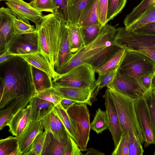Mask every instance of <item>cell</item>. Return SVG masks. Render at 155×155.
Wrapping results in <instances>:
<instances>
[{"instance_id": "26", "label": "cell", "mask_w": 155, "mask_h": 155, "mask_svg": "<svg viewBox=\"0 0 155 155\" xmlns=\"http://www.w3.org/2000/svg\"><path fill=\"white\" fill-rule=\"evenodd\" d=\"M119 66L106 72L98 75V78L92 85L94 89L92 95V99L97 95L100 89L107 87L113 81L118 72Z\"/></svg>"}, {"instance_id": "19", "label": "cell", "mask_w": 155, "mask_h": 155, "mask_svg": "<svg viewBox=\"0 0 155 155\" xmlns=\"http://www.w3.org/2000/svg\"><path fill=\"white\" fill-rule=\"evenodd\" d=\"M31 106L26 107L16 112L9 122L7 125L9 131L15 137L20 135L27 125L30 120Z\"/></svg>"}, {"instance_id": "44", "label": "cell", "mask_w": 155, "mask_h": 155, "mask_svg": "<svg viewBox=\"0 0 155 155\" xmlns=\"http://www.w3.org/2000/svg\"><path fill=\"white\" fill-rule=\"evenodd\" d=\"M112 155H129L128 146L125 135L122 134L121 139L112 153Z\"/></svg>"}, {"instance_id": "43", "label": "cell", "mask_w": 155, "mask_h": 155, "mask_svg": "<svg viewBox=\"0 0 155 155\" xmlns=\"http://www.w3.org/2000/svg\"><path fill=\"white\" fill-rule=\"evenodd\" d=\"M75 141L69 135L64 155H83Z\"/></svg>"}, {"instance_id": "49", "label": "cell", "mask_w": 155, "mask_h": 155, "mask_svg": "<svg viewBox=\"0 0 155 155\" xmlns=\"http://www.w3.org/2000/svg\"><path fill=\"white\" fill-rule=\"evenodd\" d=\"M13 55L10 51L6 49L1 53L0 56V64L2 63L13 57Z\"/></svg>"}, {"instance_id": "50", "label": "cell", "mask_w": 155, "mask_h": 155, "mask_svg": "<svg viewBox=\"0 0 155 155\" xmlns=\"http://www.w3.org/2000/svg\"><path fill=\"white\" fill-rule=\"evenodd\" d=\"M86 153L85 155H104V154L97 150L95 149L94 148H90L87 149Z\"/></svg>"}, {"instance_id": "45", "label": "cell", "mask_w": 155, "mask_h": 155, "mask_svg": "<svg viewBox=\"0 0 155 155\" xmlns=\"http://www.w3.org/2000/svg\"><path fill=\"white\" fill-rule=\"evenodd\" d=\"M108 0H98V18L99 23L103 26L106 24Z\"/></svg>"}, {"instance_id": "10", "label": "cell", "mask_w": 155, "mask_h": 155, "mask_svg": "<svg viewBox=\"0 0 155 155\" xmlns=\"http://www.w3.org/2000/svg\"><path fill=\"white\" fill-rule=\"evenodd\" d=\"M6 49L13 55L25 54L39 51L36 32L21 35H13Z\"/></svg>"}, {"instance_id": "33", "label": "cell", "mask_w": 155, "mask_h": 155, "mask_svg": "<svg viewBox=\"0 0 155 155\" xmlns=\"http://www.w3.org/2000/svg\"><path fill=\"white\" fill-rule=\"evenodd\" d=\"M125 50L122 49L104 65L95 70L98 75L104 73L120 65L124 55Z\"/></svg>"}, {"instance_id": "11", "label": "cell", "mask_w": 155, "mask_h": 155, "mask_svg": "<svg viewBox=\"0 0 155 155\" xmlns=\"http://www.w3.org/2000/svg\"><path fill=\"white\" fill-rule=\"evenodd\" d=\"M134 107L136 117L144 140V147L154 144V139L152 130L148 109L144 98L135 100Z\"/></svg>"}, {"instance_id": "8", "label": "cell", "mask_w": 155, "mask_h": 155, "mask_svg": "<svg viewBox=\"0 0 155 155\" xmlns=\"http://www.w3.org/2000/svg\"><path fill=\"white\" fill-rule=\"evenodd\" d=\"M94 70L82 64L60 74L52 80L53 86L78 88L90 87L96 81Z\"/></svg>"}, {"instance_id": "38", "label": "cell", "mask_w": 155, "mask_h": 155, "mask_svg": "<svg viewBox=\"0 0 155 155\" xmlns=\"http://www.w3.org/2000/svg\"><path fill=\"white\" fill-rule=\"evenodd\" d=\"M47 131L39 134L34 139L26 155H41Z\"/></svg>"}, {"instance_id": "1", "label": "cell", "mask_w": 155, "mask_h": 155, "mask_svg": "<svg viewBox=\"0 0 155 155\" xmlns=\"http://www.w3.org/2000/svg\"><path fill=\"white\" fill-rule=\"evenodd\" d=\"M0 109L18 98L28 105L36 94L31 65L17 55L0 64Z\"/></svg>"}, {"instance_id": "13", "label": "cell", "mask_w": 155, "mask_h": 155, "mask_svg": "<svg viewBox=\"0 0 155 155\" xmlns=\"http://www.w3.org/2000/svg\"><path fill=\"white\" fill-rule=\"evenodd\" d=\"M7 6L15 14L18 18L30 24L29 21L35 24L39 22L44 15L42 12L33 7L23 0H8Z\"/></svg>"}, {"instance_id": "56", "label": "cell", "mask_w": 155, "mask_h": 155, "mask_svg": "<svg viewBox=\"0 0 155 155\" xmlns=\"http://www.w3.org/2000/svg\"></svg>"}, {"instance_id": "15", "label": "cell", "mask_w": 155, "mask_h": 155, "mask_svg": "<svg viewBox=\"0 0 155 155\" xmlns=\"http://www.w3.org/2000/svg\"><path fill=\"white\" fill-rule=\"evenodd\" d=\"M41 120H31L23 131L16 137L21 155H26L36 136L43 131Z\"/></svg>"}, {"instance_id": "27", "label": "cell", "mask_w": 155, "mask_h": 155, "mask_svg": "<svg viewBox=\"0 0 155 155\" xmlns=\"http://www.w3.org/2000/svg\"><path fill=\"white\" fill-rule=\"evenodd\" d=\"M68 25L71 52L73 56L84 45L79 28L77 26Z\"/></svg>"}, {"instance_id": "12", "label": "cell", "mask_w": 155, "mask_h": 155, "mask_svg": "<svg viewBox=\"0 0 155 155\" xmlns=\"http://www.w3.org/2000/svg\"><path fill=\"white\" fill-rule=\"evenodd\" d=\"M104 97L105 111L108 122V129L112 137L115 149L121 139L122 134V131L115 104L107 88L105 91Z\"/></svg>"}, {"instance_id": "7", "label": "cell", "mask_w": 155, "mask_h": 155, "mask_svg": "<svg viewBox=\"0 0 155 155\" xmlns=\"http://www.w3.org/2000/svg\"><path fill=\"white\" fill-rule=\"evenodd\" d=\"M125 50L118 68L121 74L139 79L141 76L155 73L154 61L139 52Z\"/></svg>"}, {"instance_id": "14", "label": "cell", "mask_w": 155, "mask_h": 155, "mask_svg": "<svg viewBox=\"0 0 155 155\" xmlns=\"http://www.w3.org/2000/svg\"><path fill=\"white\" fill-rule=\"evenodd\" d=\"M17 17L9 8H0V52L6 49L7 44L14 35L13 20Z\"/></svg>"}, {"instance_id": "20", "label": "cell", "mask_w": 155, "mask_h": 155, "mask_svg": "<svg viewBox=\"0 0 155 155\" xmlns=\"http://www.w3.org/2000/svg\"><path fill=\"white\" fill-rule=\"evenodd\" d=\"M98 0H91L81 13L78 26L79 27L97 25L98 18Z\"/></svg>"}, {"instance_id": "4", "label": "cell", "mask_w": 155, "mask_h": 155, "mask_svg": "<svg viewBox=\"0 0 155 155\" xmlns=\"http://www.w3.org/2000/svg\"><path fill=\"white\" fill-rule=\"evenodd\" d=\"M115 104L122 134H134L141 143H144L137 118L134 100L109 87H107Z\"/></svg>"}, {"instance_id": "2", "label": "cell", "mask_w": 155, "mask_h": 155, "mask_svg": "<svg viewBox=\"0 0 155 155\" xmlns=\"http://www.w3.org/2000/svg\"><path fill=\"white\" fill-rule=\"evenodd\" d=\"M116 31L111 25L103 26L93 41L80 49L56 72L63 74L82 64L87 65L94 71L100 67L122 49L115 42Z\"/></svg>"}, {"instance_id": "41", "label": "cell", "mask_w": 155, "mask_h": 155, "mask_svg": "<svg viewBox=\"0 0 155 155\" xmlns=\"http://www.w3.org/2000/svg\"><path fill=\"white\" fill-rule=\"evenodd\" d=\"M56 10L55 15L68 23L69 21L68 3L69 0H53Z\"/></svg>"}, {"instance_id": "28", "label": "cell", "mask_w": 155, "mask_h": 155, "mask_svg": "<svg viewBox=\"0 0 155 155\" xmlns=\"http://www.w3.org/2000/svg\"><path fill=\"white\" fill-rule=\"evenodd\" d=\"M154 22H155V4L148 8L135 22L125 28L127 30L132 31L146 24Z\"/></svg>"}, {"instance_id": "42", "label": "cell", "mask_w": 155, "mask_h": 155, "mask_svg": "<svg viewBox=\"0 0 155 155\" xmlns=\"http://www.w3.org/2000/svg\"><path fill=\"white\" fill-rule=\"evenodd\" d=\"M56 115L52 111L41 120L42 127L45 130L52 133L56 138L55 130Z\"/></svg>"}, {"instance_id": "54", "label": "cell", "mask_w": 155, "mask_h": 155, "mask_svg": "<svg viewBox=\"0 0 155 155\" xmlns=\"http://www.w3.org/2000/svg\"><path fill=\"white\" fill-rule=\"evenodd\" d=\"M154 155H155V152H154Z\"/></svg>"}, {"instance_id": "25", "label": "cell", "mask_w": 155, "mask_h": 155, "mask_svg": "<svg viewBox=\"0 0 155 155\" xmlns=\"http://www.w3.org/2000/svg\"><path fill=\"white\" fill-rule=\"evenodd\" d=\"M155 4V0H142L126 17L124 23L127 27L138 19L149 7Z\"/></svg>"}, {"instance_id": "55", "label": "cell", "mask_w": 155, "mask_h": 155, "mask_svg": "<svg viewBox=\"0 0 155 155\" xmlns=\"http://www.w3.org/2000/svg\"><path fill=\"white\" fill-rule=\"evenodd\" d=\"M30 0V1H31V0Z\"/></svg>"}, {"instance_id": "46", "label": "cell", "mask_w": 155, "mask_h": 155, "mask_svg": "<svg viewBox=\"0 0 155 155\" xmlns=\"http://www.w3.org/2000/svg\"><path fill=\"white\" fill-rule=\"evenodd\" d=\"M132 31L137 34L155 36V22L146 24Z\"/></svg>"}, {"instance_id": "30", "label": "cell", "mask_w": 155, "mask_h": 155, "mask_svg": "<svg viewBox=\"0 0 155 155\" xmlns=\"http://www.w3.org/2000/svg\"><path fill=\"white\" fill-rule=\"evenodd\" d=\"M102 27L99 24L79 27L84 46L92 42L97 37Z\"/></svg>"}, {"instance_id": "51", "label": "cell", "mask_w": 155, "mask_h": 155, "mask_svg": "<svg viewBox=\"0 0 155 155\" xmlns=\"http://www.w3.org/2000/svg\"><path fill=\"white\" fill-rule=\"evenodd\" d=\"M155 87V74L153 78L152 82V88Z\"/></svg>"}, {"instance_id": "21", "label": "cell", "mask_w": 155, "mask_h": 155, "mask_svg": "<svg viewBox=\"0 0 155 155\" xmlns=\"http://www.w3.org/2000/svg\"><path fill=\"white\" fill-rule=\"evenodd\" d=\"M73 55L71 52L68 23L64 24L59 51L58 62L55 71L67 63Z\"/></svg>"}, {"instance_id": "39", "label": "cell", "mask_w": 155, "mask_h": 155, "mask_svg": "<svg viewBox=\"0 0 155 155\" xmlns=\"http://www.w3.org/2000/svg\"><path fill=\"white\" fill-rule=\"evenodd\" d=\"M30 5L37 10L51 12L55 15L56 10L53 0H32Z\"/></svg>"}, {"instance_id": "34", "label": "cell", "mask_w": 155, "mask_h": 155, "mask_svg": "<svg viewBox=\"0 0 155 155\" xmlns=\"http://www.w3.org/2000/svg\"><path fill=\"white\" fill-rule=\"evenodd\" d=\"M18 143L16 137L10 136L0 140V155H10L18 149Z\"/></svg>"}, {"instance_id": "3", "label": "cell", "mask_w": 155, "mask_h": 155, "mask_svg": "<svg viewBox=\"0 0 155 155\" xmlns=\"http://www.w3.org/2000/svg\"><path fill=\"white\" fill-rule=\"evenodd\" d=\"M65 22H67L50 13L44 15L41 21L35 24L39 51L47 57L55 70Z\"/></svg>"}, {"instance_id": "6", "label": "cell", "mask_w": 155, "mask_h": 155, "mask_svg": "<svg viewBox=\"0 0 155 155\" xmlns=\"http://www.w3.org/2000/svg\"><path fill=\"white\" fill-rule=\"evenodd\" d=\"M67 112L74 129L75 141L81 151H85L91 129L90 114L87 104H75Z\"/></svg>"}, {"instance_id": "5", "label": "cell", "mask_w": 155, "mask_h": 155, "mask_svg": "<svg viewBox=\"0 0 155 155\" xmlns=\"http://www.w3.org/2000/svg\"><path fill=\"white\" fill-rule=\"evenodd\" d=\"M115 41L122 49L139 52L155 62V36L137 34L120 27L117 28Z\"/></svg>"}, {"instance_id": "29", "label": "cell", "mask_w": 155, "mask_h": 155, "mask_svg": "<svg viewBox=\"0 0 155 155\" xmlns=\"http://www.w3.org/2000/svg\"><path fill=\"white\" fill-rule=\"evenodd\" d=\"M108 122L106 111L100 108L96 111L94 119L91 124V129L97 134L101 133L108 129Z\"/></svg>"}, {"instance_id": "18", "label": "cell", "mask_w": 155, "mask_h": 155, "mask_svg": "<svg viewBox=\"0 0 155 155\" xmlns=\"http://www.w3.org/2000/svg\"><path fill=\"white\" fill-rule=\"evenodd\" d=\"M29 104L31 106V120H41L52 112L55 106L51 102L35 96L30 100Z\"/></svg>"}, {"instance_id": "9", "label": "cell", "mask_w": 155, "mask_h": 155, "mask_svg": "<svg viewBox=\"0 0 155 155\" xmlns=\"http://www.w3.org/2000/svg\"><path fill=\"white\" fill-rule=\"evenodd\" d=\"M107 87L112 88L134 100L141 97L146 91L138 78L122 74L118 70L113 81Z\"/></svg>"}, {"instance_id": "36", "label": "cell", "mask_w": 155, "mask_h": 155, "mask_svg": "<svg viewBox=\"0 0 155 155\" xmlns=\"http://www.w3.org/2000/svg\"><path fill=\"white\" fill-rule=\"evenodd\" d=\"M127 0H108L107 22L117 15L125 7Z\"/></svg>"}, {"instance_id": "16", "label": "cell", "mask_w": 155, "mask_h": 155, "mask_svg": "<svg viewBox=\"0 0 155 155\" xmlns=\"http://www.w3.org/2000/svg\"><path fill=\"white\" fill-rule=\"evenodd\" d=\"M53 86L63 98L71 100L78 104H84L90 106L92 104V95L94 91L92 85L88 88Z\"/></svg>"}, {"instance_id": "22", "label": "cell", "mask_w": 155, "mask_h": 155, "mask_svg": "<svg viewBox=\"0 0 155 155\" xmlns=\"http://www.w3.org/2000/svg\"><path fill=\"white\" fill-rule=\"evenodd\" d=\"M67 139L60 142L47 132L41 155H64Z\"/></svg>"}, {"instance_id": "48", "label": "cell", "mask_w": 155, "mask_h": 155, "mask_svg": "<svg viewBox=\"0 0 155 155\" xmlns=\"http://www.w3.org/2000/svg\"><path fill=\"white\" fill-rule=\"evenodd\" d=\"M76 103H77L76 102L67 98H63L60 103L62 107L66 111L73 104Z\"/></svg>"}, {"instance_id": "17", "label": "cell", "mask_w": 155, "mask_h": 155, "mask_svg": "<svg viewBox=\"0 0 155 155\" xmlns=\"http://www.w3.org/2000/svg\"><path fill=\"white\" fill-rule=\"evenodd\" d=\"M17 56L23 58L31 66L46 72L53 79L59 75L54 69L47 57L40 51Z\"/></svg>"}, {"instance_id": "24", "label": "cell", "mask_w": 155, "mask_h": 155, "mask_svg": "<svg viewBox=\"0 0 155 155\" xmlns=\"http://www.w3.org/2000/svg\"><path fill=\"white\" fill-rule=\"evenodd\" d=\"M31 67L36 94L53 86L52 78L49 75L31 65Z\"/></svg>"}, {"instance_id": "23", "label": "cell", "mask_w": 155, "mask_h": 155, "mask_svg": "<svg viewBox=\"0 0 155 155\" xmlns=\"http://www.w3.org/2000/svg\"><path fill=\"white\" fill-rule=\"evenodd\" d=\"M91 0H69L68 3V24L78 26L80 15Z\"/></svg>"}, {"instance_id": "52", "label": "cell", "mask_w": 155, "mask_h": 155, "mask_svg": "<svg viewBox=\"0 0 155 155\" xmlns=\"http://www.w3.org/2000/svg\"><path fill=\"white\" fill-rule=\"evenodd\" d=\"M155 95V87L152 88Z\"/></svg>"}, {"instance_id": "37", "label": "cell", "mask_w": 155, "mask_h": 155, "mask_svg": "<svg viewBox=\"0 0 155 155\" xmlns=\"http://www.w3.org/2000/svg\"><path fill=\"white\" fill-rule=\"evenodd\" d=\"M35 96L51 102L55 106L59 104L63 99L53 86L36 93Z\"/></svg>"}, {"instance_id": "53", "label": "cell", "mask_w": 155, "mask_h": 155, "mask_svg": "<svg viewBox=\"0 0 155 155\" xmlns=\"http://www.w3.org/2000/svg\"><path fill=\"white\" fill-rule=\"evenodd\" d=\"M0 1H7L8 0H0Z\"/></svg>"}, {"instance_id": "32", "label": "cell", "mask_w": 155, "mask_h": 155, "mask_svg": "<svg viewBox=\"0 0 155 155\" xmlns=\"http://www.w3.org/2000/svg\"><path fill=\"white\" fill-rule=\"evenodd\" d=\"M142 97L144 99L148 109L155 145V95L151 89L146 91Z\"/></svg>"}, {"instance_id": "31", "label": "cell", "mask_w": 155, "mask_h": 155, "mask_svg": "<svg viewBox=\"0 0 155 155\" xmlns=\"http://www.w3.org/2000/svg\"><path fill=\"white\" fill-rule=\"evenodd\" d=\"M53 111L61 121L68 135L75 141L74 129L67 112L59 104L56 105Z\"/></svg>"}, {"instance_id": "40", "label": "cell", "mask_w": 155, "mask_h": 155, "mask_svg": "<svg viewBox=\"0 0 155 155\" xmlns=\"http://www.w3.org/2000/svg\"><path fill=\"white\" fill-rule=\"evenodd\" d=\"M14 35H21L34 32L36 28L17 17L13 20Z\"/></svg>"}, {"instance_id": "47", "label": "cell", "mask_w": 155, "mask_h": 155, "mask_svg": "<svg viewBox=\"0 0 155 155\" xmlns=\"http://www.w3.org/2000/svg\"><path fill=\"white\" fill-rule=\"evenodd\" d=\"M155 74V73L145 75L139 78L140 84L146 91L152 89L153 79Z\"/></svg>"}, {"instance_id": "35", "label": "cell", "mask_w": 155, "mask_h": 155, "mask_svg": "<svg viewBox=\"0 0 155 155\" xmlns=\"http://www.w3.org/2000/svg\"><path fill=\"white\" fill-rule=\"evenodd\" d=\"M124 134L127 140L129 155H142L144 153L143 149L138 137L134 134Z\"/></svg>"}]
</instances>
